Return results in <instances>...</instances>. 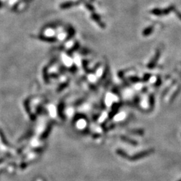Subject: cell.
Instances as JSON below:
<instances>
[{"mask_svg":"<svg viewBox=\"0 0 181 181\" xmlns=\"http://www.w3.org/2000/svg\"><path fill=\"white\" fill-rule=\"evenodd\" d=\"M154 152H155V150L154 148H150V149L146 150H144V151L138 152V153L130 156V159L129 160L131 161L138 160L142 159L144 158H146V157L149 156L150 155L154 153Z\"/></svg>","mask_w":181,"mask_h":181,"instance_id":"obj_1","label":"cell"},{"mask_svg":"<svg viewBox=\"0 0 181 181\" xmlns=\"http://www.w3.org/2000/svg\"><path fill=\"white\" fill-rule=\"evenodd\" d=\"M175 9H176L175 7L173 5H172V6H169L168 8L166 9H159V8L154 9L151 11V13L155 16H161L163 15H167V14L170 12V11H175Z\"/></svg>","mask_w":181,"mask_h":181,"instance_id":"obj_2","label":"cell"},{"mask_svg":"<svg viewBox=\"0 0 181 181\" xmlns=\"http://www.w3.org/2000/svg\"><path fill=\"white\" fill-rule=\"evenodd\" d=\"M160 56V50H157V52L156 53V55H155L153 58H152V60L150 61V62L148 63V69H153V68H154L155 66L156 65L157 62H158Z\"/></svg>","mask_w":181,"mask_h":181,"instance_id":"obj_3","label":"cell"},{"mask_svg":"<svg viewBox=\"0 0 181 181\" xmlns=\"http://www.w3.org/2000/svg\"><path fill=\"white\" fill-rule=\"evenodd\" d=\"M36 38L39 39L41 41L46 42H55L57 40L56 37H49L44 36V35H38V36H36Z\"/></svg>","mask_w":181,"mask_h":181,"instance_id":"obj_4","label":"cell"},{"mask_svg":"<svg viewBox=\"0 0 181 181\" xmlns=\"http://www.w3.org/2000/svg\"><path fill=\"white\" fill-rule=\"evenodd\" d=\"M79 4V1H67L61 4L60 7L61 9H65L70 8L73 6H76Z\"/></svg>","mask_w":181,"mask_h":181,"instance_id":"obj_5","label":"cell"},{"mask_svg":"<svg viewBox=\"0 0 181 181\" xmlns=\"http://www.w3.org/2000/svg\"><path fill=\"white\" fill-rule=\"evenodd\" d=\"M121 140L124 142H125L126 143H128V144H131V146H136L138 145V142H136V140L131 139V138L127 137L126 136H121Z\"/></svg>","mask_w":181,"mask_h":181,"instance_id":"obj_6","label":"cell"},{"mask_svg":"<svg viewBox=\"0 0 181 181\" xmlns=\"http://www.w3.org/2000/svg\"><path fill=\"white\" fill-rule=\"evenodd\" d=\"M91 18H92V19L94 21H95V22L98 23L99 26L101 28H105V26L104 23L102 22V20H101L99 16H98L97 14H96V13H93L92 14V16H91Z\"/></svg>","mask_w":181,"mask_h":181,"instance_id":"obj_7","label":"cell"},{"mask_svg":"<svg viewBox=\"0 0 181 181\" xmlns=\"http://www.w3.org/2000/svg\"><path fill=\"white\" fill-rule=\"evenodd\" d=\"M180 91H181V85H179L177 87V89H176L175 92L173 93L172 96H171L170 99V103H172L174 102V101L176 99V98L177 97V96L179 95Z\"/></svg>","mask_w":181,"mask_h":181,"instance_id":"obj_8","label":"cell"},{"mask_svg":"<svg viewBox=\"0 0 181 181\" xmlns=\"http://www.w3.org/2000/svg\"><path fill=\"white\" fill-rule=\"evenodd\" d=\"M129 132L131 133V134L137 135V136H144L145 131L143 129H133L129 131Z\"/></svg>","mask_w":181,"mask_h":181,"instance_id":"obj_9","label":"cell"},{"mask_svg":"<svg viewBox=\"0 0 181 181\" xmlns=\"http://www.w3.org/2000/svg\"><path fill=\"white\" fill-rule=\"evenodd\" d=\"M116 153L120 156L121 158H123L124 159H130V156L127 154V152L124 151L122 149H117L116 150Z\"/></svg>","mask_w":181,"mask_h":181,"instance_id":"obj_10","label":"cell"},{"mask_svg":"<svg viewBox=\"0 0 181 181\" xmlns=\"http://www.w3.org/2000/svg\"><path fill=\"white\" fill-rule=\"evenodd\" d=\"M153 30H154V26H149V27L146 28L142 32L143 36H149V35H150V34H152V32H153Z\"/></svg>","mask_w":181,"mask_h":181,"instance_id":"obj_11","label":"cell"},{"mask_svg":"<svg viewBox=\"0 0 181 181\" xmlns=\"http://www.w3.org/2000/svg\"><path fill=\"white\" fill-rule=\"evenodd\" d=\"M154 103H155V99H154V96L153 94H151L149 96V105L150 107H151V109H153L154 107Z\"/></svg>","mask_w":181,"mask_h":181,"instance_id":"obj_12","label":"cell"},{"mask_svg":"<svg viewBox=\"0 0 181 181\" xmlns=\"http://www.w3.org/2000/svg\"><path fill=\"white\" fill-rule=\"evenodd\" d=\"M75 34V30L74 28L72 27H70L69 30V34H68V36H67V39L69 40V39H71L72 37L74 36V35Z\"/></svg>","mask_w":181,"mask_h":181,"instance_id":"obj_13","label":"cell"},{"mask_svg":"<svg viewBox=\"0 0 181 181\" xmlns=\"http://www.w3.org/2000/svg\"><path fill=\"white\" fill-rule=\"evenodd\" d=\"M79 44L78 43V42H77V43L75 44V45H74V46L72 47L71 50H69V52H68V54H69V55H70H70H72V53H73V52L76 51V50H77V49L79 48Z\"/></svg>","mask_w":181,"mask_h":181,"instance_id":"obj_14","label":"cell"},{"mask_svg":"<svg viewBox=\"0 0 181 181\" xmlns=\"http://www.w3.org/2000/svg\"><path fill=\"white\" fill-rule=\"evenodd\" d=\"M129 80L132 83H138V82L140 81V79L138 77H130Z\"/></svg>","mask_w":181,"mask_h":181,"instance_id":"obj_15","label":"cell"},{"mask_svg":"<svg viewBox=\"0 0 181 181\" xmlns=\"http://www.w3.org/2000/svg\"><path fill=\"white\" fill-rule=\"evenodd\" d=\"M152 77L151 74H149V73L146 74L144 76V77H143L142 81L143 82H147L150 79V77Z\"/></svg>","mask_w":181,"mask_h":181,"instance_id":"obj_16","label":"cell"},{"mask_svg":"<svg viewBox=\"0 0 181 181\" xmlns=\"http://www.w3.org/2000/svg\"><path fill=\"white\" fill-rule=\"evenodd\" d=\"M108 72H109V67H108L107 66V67H105L104 72H103V75L102 77V79H103L105 78V77H106L107 74H108Z\"/></svg>","mask_w":181,"mask_h":181,"instance_id":"obj_17","label":"cell"},{"mask_svg":"<svg viewBox=\"0 0 181 181\" xmlns=\"http://www.w3.org/2000/svg\"><path fill=\"white\" fill-rule=\"evenodd\" d=\"M162 84V79L160 77H158V78H157V81L156 83L154 84V87H158L160 84Z\"/></svg>","mask_w":181,"mask_h":181,"instance_id":"obj_18","label":"cell"},{"mask_svg":"<svg viewBox=\"0 0 181 181\" xmlns=\"http://www.w3.org/2000/svg\"><path fill=\"white\" fill-rule=\"evenodd\" d=\"M85 5H86V7H87V8L89 9V10H90V11H94V8H93V7L92 6H91V5H90V4H86Z\"/></svg>","mask_w":181,"mask_h":181,"instance_id":"obj_19","label":"cell"},{"mask_svg":"<svg viewBox=\"0 0 181 181\" xmlns=\"http://www.w3.org/2000/svg\"><path fill=\"white\" fill-rule=\"evenodd\" d=\"M175 11V13H176V14H177V17L180 19V20H181V13L180 12V11H177L175 9V11Z\"/></svg>","mask_w":181,"mask_h":181,"instance_id":"obj_20","label":"cell"},{"mask_svg":"<svg viewBox=\"0 0 181 181\" xmlns=\"http://www.w3.org/2000/svg\"><path fill=\"white\" fill-rule=\"evenodd\" d=\"M95 136H93V137L94 138H99L100 136V135L99 134V133H95Z\"/></svg>","mask_w":181,"mask_h":181,"instance_id":"obj_21","label":"cell"},{"mask_svg":"<svg viewBox=\"0 0 181 181\" xmlns=\"http://www.w3.org/2000/svg\"><path fill=\"white\" fill-rule=\"evenodd\" d=\"M147 90H148V88H146V87L143 88L142 89V93H146Z\"/></svg>","mask_w":181,"mask_h":181,"instance_id":"obj_22","label":"cell"},{"mask_svg":"<svg viewBox=\"0 0 181 181\" xmlns=\"http://www.w3.org/2000/svg\"><path fill=\"white\" fill-rule=\"evenodd\" d=\"M3 8V4H2V3H1V1H0V9L1 8Z\"/></svg>","mask_w":181,"mask_h":181,"instance_id":"obj_23","label":"cell"},{"mask_svg":"<svg viewBox=\"0 0 181 181\" xmlns=\"http://www.w3.org/2000/svg\"><path fill=\"white\" fill-rule=\"evenodd\" d=\"M178 181H181V179H180V180H178Z\"/></svg>","mask_w":181,"mask_h":181,"instance_id":"obj_24","label":"cell"}]
</instances>
